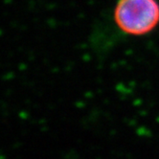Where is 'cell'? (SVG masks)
Here are the masks:
<instances>
[{
	"instance_id": "6da1fadb",
	"label": "cell",
	"mask_w": 159,
	"mask_h": 159,
	"mask_svg": "<svg viewBox=\"0 0 159 159\" xmlns=\"http://www.w3.org/2000/svg\"><path fill=\"white\" fill-rule=\"evenodd\" d=\"M113 20L125 36H148L159 26V1L118 0L113 11Z\"/></svg>"
}]
</instances>
